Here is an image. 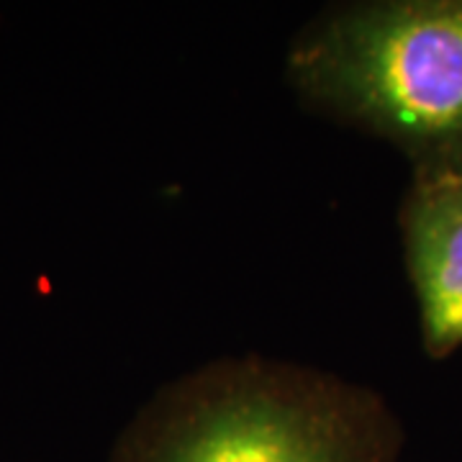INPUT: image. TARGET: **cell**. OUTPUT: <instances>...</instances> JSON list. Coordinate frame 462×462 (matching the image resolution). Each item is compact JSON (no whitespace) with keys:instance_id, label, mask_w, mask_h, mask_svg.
Here are the masks:
<instances>
[{"instance_id":"1","label":"cell","mask_w":462,"mask_h":462,"mask_svg":"<svg viewBox=\"0 0 462 462\" xmlns=\"http://www.w3.org/2000/svg\"><path fill=\"white\" fill-rule=\"evenodd\" d=\"M403 427L363 383L242 355L165 383L108 462H398Z\"/></svg>"},{"instance_id":"2","label":"cell","mask_w":462,"mask_h":462,"mask_svg":"<svg viewBox=\"0 0 462 462\" xmlns=\"http://www.w3.org/2000/svg\"><path fill=\"white\" fill-rule=\"evenodd\" d=\"M285 78L309 108L393 144L421 170H462V0H357L291 39Z\"/></svg>"},{"instance_id":"3","label":"cell","mask_w":462,"mask_h":462,"mask_svg":"<svg viewBox=\"0 0 462 462\" xmlns=\"http://www.w3.org/2000/svg\"><path fill=\"white\" fill-rule=\"evenodd\" d=\"M421 342L442 360L462 346V170H421L401 206Z\"/></svg>"}]
</instances>
